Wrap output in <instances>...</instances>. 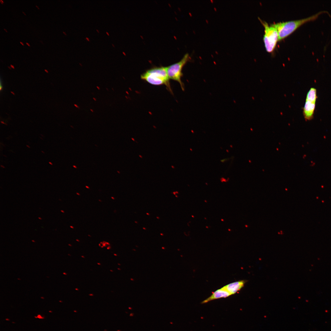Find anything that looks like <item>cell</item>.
I'll list each match as a JSON object with an SVG mask.
<instances>
[{
    "instance_id": "6da1fadb",
    "label": "cell",
    "mask_w": 331,
    "mask_h": 331,
    "mask_svg": "<svg viewBox=\"0 0 331 331\" xmlns=\"http://www.w3.org/2000/svg\"><path fill=\"white\" fill-rule=\"evenodd\" d=\"M324 13H329L326 11H321L308 17L301 19L280 22L271 24L275 27L278 33V41L283 40L294 32L303 24L317 19L319 16Z\"/></svg>"
},
{
    "instance_id": "7c38bea8",
    "label": "cell",
    "mask_w": 331,
    "mask_h": 331,
    "mask_svg": "<svg viewBox=\"0 0 331 331\" xmlns=\"http://www.w3.org/2000/svg\"><path fill=\"white\" fill-rule=\"evenodd\" d=\"M86 39L88 41H89V38L87 37H86Z\"/></svg>"
},
{
    "instance_id": "f1b7e54d",
    "label": "cell",
    "mask_w": 331,
    "mask_h": 331,
    "mask_svg": "<svg viewBox=\"0 0 331 331\" xmlns=\"http://www.w3.org/2000/svg\"><path fill=\"white\" fill-rule=\"evenodd\" d=\"M112 45L114 47H114V45H113V44H112Z\"/></svg>"
},
{
    "instance_id": "44dd1931",
    "label": "cell",
    "mask_w": 331,
    "mask_h": 331,
    "mask_svg": "<svg viewBox=\"0 0 331 331\" xmlns=\"http://www.w3.org/2000/svg\"><path fill=\"white\" fill-rule=\"evenodd\" d=\"M22 13H24V14H25V15H26V14H25V12H24L23 11H22Z\"/></svg>"
},
{
    "instance_id": "d6986e66",
    "label": "cell",
    "mask_w": 331,
    "mask_h": 331,
    "mask_svg": "<svg viewBox=\"0 0 331 331\" xmlns=\"http://www.w3.org/2000/svg\"><path fill=\"white\" fill-rule=\"evenodd\" d=\"M38 218L40 219H42V218L41 217H39Z\"/></svg>"
},
{
    "instance_id": "d4e9b609",
    "label": "cell",
    "mask_w": 331,
    "mask_h": 331,
    "mask_svg": "<svg viewBox=\"0 0 331 331\" xmlns=\"http://www.w3.org/2000/svg\"><path fill=\"white\" fill-rule=\"evenodd\" d=\"M4 29V30H5V31H6V32H7V31L6 30V29Z\"/></svg>"
},
{
    "instance_id": "4fadbf2b",
    "label": "cell",
    "mask_w": 331,
    "mask_h": 331,
    "mask_svg": "<svg viewBox=\"0 0 331 331\" xmlns=\"http://www.w3.org/2000/svg\"><path fill=\"white\" fill-rule=\"evenodd\" d=\"M0 2H1V3L2 4H3V0H0Z\"/></svg>"
},
{
    "instance_id": "4316f807",
    "label": "cell",
    "mask_w": 331,
    "mask_h": 331,
    "mask_svg": "<svg viewBox=\"0 0 331 331\" xmlns=\"http://www.w3.org/2000/svg\"><path fill=\"white\" fill-rule=\"evenodd\" d=\"M97 31L98 32H99V31H98V30H97Z\"/></svg>"
},
{
    "instance_id": "8992f818",
    "label": "cell",
    "mask_w": 331,
    "mask_h": 331,
    "mask_svg": "<svg viewBox=\"0 0 331 331\" xmlns=\"http://www.w3.org/2000/svg\"><path fill=\"white\" fill-rule=\"evenodd\" d=\"M231 295V294L223 287L213 292L207 298L203 301L201 304L207 303L212 300L221 298H226Z\"/></svg>"
},
{
    "instance_id": "7a4b0ae2",
    "label": "cell",
    "mask_w": 331,
    "mask_h": 331,
    "mask_svg": "<svg viewBox=\"0 0 331 331\" xmlns=\"http://www.w3.org/2000/svg\"><path fill=\"white\" fill-rule=\"evenodd\" d=\"M141 78L153 85H165L170 92L172 91L166 67H155L148 69L141 75Z\"/></svg>"
},
{
    "instance_id": "2e32d148",
    "label": "cell",
    "mask_w": 331,
    "mask_h": 331,
    "mask_svg": "<svg viewBox=\"0 0 331 331\" xmlns=\"http://www.w3.org/2000/svg\"><path fill=\"white\" fill-rule=\"evenodd\" d=\"M26 44H27V45H28V46H30V44H29L27 42H26Z\"/></svg>"
},
{
    "instance_id": "9a60e30c",
    "label": "cell",
    "mask_w": 331,
    "mask_h": 331,
    "mask_svg": "<svg viewBox=\"0 0 331 331\" xmlns=\"http://www.w3.org/2000/svg\"><path fill=\"white\" fill-rule=\"evenodd\" d=\"M90 111H91V112H94V111H93V109H90Z\"/></svg>"
},
{
    "instance_id": "52a82bcc",
    "label": "cell",
    "mask_w": 331,
    "mask_h": 331,
    "mask_svg": "<svg viewBox=\"0 0 331 331\" xmlns=\"http://www.w3.org/2000/svg\"><path fill=\"white\" fill-rule=\"evenodd\" d=\"M245 282V280H240L228 284L223 287L231 295L239 291L244 287Z\"/></svg>"
},
{
    "instance_id": "ac0fdd59",
    "label": "cell",
    "mask_w": 331,
    "mask_h": 331,
    "mask_svg": "<svg viewBox=\"0 0 331 331\" xmlns=\"http://www.w3.org/2000/svg\"><path fill=\"white\" fill-rule=\"evenodd\" d=\"M36 7H37V8H38V9H40V8H39V7H38V6H37L36 5Z\"/></svg>"
},
{
    "instance_id": "ba28073f",
    "label": "cell",
    "mask_w": 331,
    "mask_h": 331,
    "mask_svg": "<svg viewBox=\"0 0 331 331\" xmlns=\"http://www.w3.org/2000/svg\"><path fill=\"white\" fill-rule=\"evenodd\" d=\"M317 98L316 89L314 88L310 89L306 95V100L316 101Z\"/></svg>"
},
{
    "instance_id": "3957f363",
    "label": "cell",
    "mask_w": 331,
    "mask_h": 331,
    "mask_svg": "<svg viewBox=\"0 0 331 331\" xmlns=\"http://www.w3.org/2000/svg\"><path fill=\"white\" fill-rule=\"evenodd\" d=\"M264 29L263 41L266 51L268 52H272L275 49L278 41V33L276 29L270 25V26L265 21L259 18Z\"/></svg>"
},
{
    "instance_id": "603a6c76",
    "label": "cell",
    "mask_w": 331,
    "mask_h": 331,
    "mask_svg": "<svg viewBox=\"0 0 331 331\" xmlns=\"http://www.w3.org/2000/svg\"><path fill=\"white\" fill-rule=\"evenodd\" d=\"M79 65H80V66H82V64H81V63H79Z\"/></svg>"
},
{
    "instance_id": "277c9868",
    "label": "cell",
    "mask_w": 331,
    "mask_h": 331,
    "mask_svg": "<svg viewBox=\"0 0 331 331\" xmlns=\"http://www.w3.org/2000/svg\"><path fill=\"white\" fill-rule=\"evenodd\" d=\"M191 59L189 54L187 53L179 62L166 67L167 74L169 79L178 82L183 91L184 90V86L181 80L183 76L182 70L184 66Z\"/></svg>"
},
{
    "instance_id": "5bb4252c",
    "label": "cell",
    "mask_w": 331,
    "mask_h": 331,
    "mask_svg": "<svg viewBox=\"0 0 331 331\" xmlns=\"http://www.w3.org/2000/svg\"><path fill=\"white\" fill-rule=\"evenodd\" d=\"M93 99L95 101H97V100H96V98H95V97H93Z\"/></svg>"
},
{
    "instance_id": "cb8c5ba5",
    "label": "cell",
    "mask_w": 331,
    "mask_h": 331,
    "mask_svg": "<svg viewBox=\"0 0 331 331\" xmlns=\"http://www.w3.org/2000/svg\"><path fill=\"white\" fill-rule=\"evenodd\" d=\"M63 33H64V34H65V35H67V34H66V33H65V32H63Z\"/></svg>"
},
{
    "instance_id": "ffe728a7",
    "label": "cell",
    "mask_w": 331,
    "mask_h": 331,
    "mask_svg": "<svg viewBox=\"0 0 331 331\" xmlns=\"http://www.w3.org/2000/svg\"><path fill=\"white\" fill-rule=\"evenodd\" d=\"M106 89L107 90V91H108L109 90H108V88H106Z\"/></svg>"
},
{
    "instance_id": "484cf974",
    "label": "cell",
    "mask_w": 331,
    "mask_h": 331,
    "mask_svg": "<svg viewBox=\"0 0 331 331\" xmlns=\"http://www.w3.org/2000/svg\"><path fill=\"white\" fill-rule=\"evenodd\" d=\"M112 89L113 91H114V89L113 88H112Z\"/></svg>"
},
{
    "instance_id": "f546056e",
    "label": "cell",
    "mask_w": 331,
    "mask_h": 331,
    "mask_svg": "<svg viewBox=\"0 0 331 331\" xmlns=\"http://www.w3.org/2000/svg\"><path fill=\"white\" fill-rule=\"evenodd\" d=\"M32 242H35V241H33V240H32Z\"/></svg>"
},
{
    "instance_id": "9c48e42d",
    "label": "cell",
    "mask_w": 331,
    "mask_h": 331,
    "mask_svg": "<svg viewBox=\"0 0 331 331\" xmlns=\"http://www.w3.org/2000/svg\"><path fill=\"white\" fill-rule=\"evenodd\" d=\"M74 106L77 108H78V109L80 108L79 106L76 104H74Z\"/></svg>"
},
{
    "instance_id": "30bf717a",
    "label": "cell",
    "mask_w": 331,
    "mask_h": 331,
    "mask_svg": "<svg viewBox=\"0 0 331 331\" xmlns=\"http://www.w3.org/2000/svg\"><path fill=\"white\" fill-rule=\"evenodd\" d=\"M1 82H1H0V90H2V82Z\"/></svg>"
},
{
    "instance_id": "5b68a950",
    "label": "cell",
    "mask_w": 331,
    "mask_h": 331,
    "mask_svg": "<svg viewBox=\"0 0 331 331\" xmlns=\"http://www.w3.org/2000/svg\"><path fill=\"white\" fill-rule=\"evenodd\" d=\"M315 102V101L306 100L303 109V113L306 120H310L313 118Z\"/></svg>"
},
{
    "instance_id": "83f0119b",
    "label": "cell",
    "mask_w": 331,
    "mask_h": 331,
    "mask_svg": "<svg viewBox=\"0 0 331 331\" xmlns=\"http://www.w3.org/2000/svg\"><path fill=\"white\" fill-rule=\"evenodd\" d=\"M40 42H41V43H42L43 44V42H42V41H41L40 40Z\"/></svg>"
},
{
    "instance_id": "8fae6325",
    "label": "cell",
    "mask_w": 331,
    "mask_h": 331,
    "mask_svg": "<svg viewBox=\"0 0 331 331\" xmlns=\"http://www.w3.org/2000/svg\"><path fill=\"white\" fill-rule=\"evenodd\" d=\"M96 87L98 90H99L100 89V88L99 86H97Z\"/></svg>"
},
{
    "instance_id": "e0dca14e",
    "label": "cell",
    "mask_w": 331,
    "mask_h": 331,
    "mask_svg": "<svg viewBox=\"0 0 331 331\" xmlns=\"http://www.w3.org/2000/svg\"><path fill=\"white\" fill-rule=\"evenodd\" d=\"M20 43H21V44H22V45H24V44H23V43L22 42H21V41H20Z\"/></svg>"
},
{
    "instance_id": "7402d4cb",
    "label": "cell",
    "mask_w": 331,
    "mask_h": 331,
    "mask_svg": "<svg viewBox=\"0 0 331 331\" xmlns=\"http://www.w3.org/2000/svg\"><path fill=\"white\" fill-rule=\"evenodd\" d=\"M106 33H107V35H108V36H109V34L108 33V32H106Z\"/></svg>"
}]
</instances>
